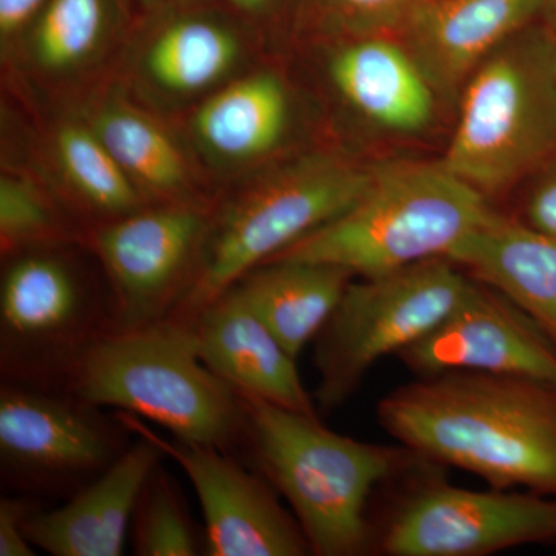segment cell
Returning a JSON list of instances; mask_svg holds the SVG:
<instances>
[{"instance_id":"obj_19","label":"cell","mask_w":556,"mask_h":556,"mask_svg":"<svg viewBox=\"0 0 556 556\" xmlns=\"http://www.w3.org/2000/svg\"><path fill=\"white\" fill-rule=\"evenodd\" d=\"M0 287L3 354L39 358L78 345L89 295L68 260L51 248L11 255Z\"/></svg>"},{"instance_id":"obj_9","label":"cell","mask_w":556,"mask_h":556,"mask_svg":"<svg viewBox=\"0 0 556 556\" xmlns=\"http://www.w3.org/2000/svg\"><path fill=\"white\" fill-rule=\"evenodd\" d=\"M555 540L556 496L427 481L397 504L378 546L388 556H482Z\"/></svg>"},{"instance_id":"obj_7","label":"cell","mask_w":556,"mask_h":556,"mask_svg":"<svg viewBox=\"0 0 556 556\" xmlns=\"http://www.w3.org/2000/svg\"><path fill=\"white\" fill-rule=\"evenodd\" d=\"M470 283L471 277L447 257L351 280L314 340L317 404L324 409L342 405L380 358L397 356L433 331Z\"/></svg>"},{"instance_id":"obj_4","label":"cell","mask_w":556,"mask_h":556,"mask_svg":"<svg viewBox=\"0 0 556 556\" xmlns=\"http://www.w3.org/2000/svg\"><path fill=\"white\" fill-rule=\"evenodd\" d=\"M490 214L486 197L441 161H393L372 167L367 188L345 212L269 262L303 260L354 277L382 276L448 258Z\"/></svg>"},{"instance_id":"obj_21","label":"cell","mask_w":556,"mask_h":556,"mask_svg":"<svg viewBox=\"0 0 556 556\" xmlns=\"http://www.w3.org/2000/svg\"><path fill=\"white\" fill-rule=\"evenodd\" d=\"M506 295L556 343V237L492 211L448 255Z\"/></svg>"},{"instance_id":"obj_3","label":"cell","mask_w":556,"mask_h":556,"mask_svg":"<svg viewBox=\"0 0 556 556\" xmlns=\"http://www.w3.org/2000/svg\"><path fill=\"white\" fill-rule=\"evenodd\" d=\"M72 388L91 407H113L178 441L223 448L247 426L240 394L207 367L192 324L167 317L110 329L73 361Z\"/></svg>"},{"instance_id":"obj_2","label":"cell","mask_w":556,"mask_h":556,"mask_svg":"<svg viewBox=\"0 0 556 556\" xmlns=\"http://www.w3.org/2000/svg\"><path fill=\"white\" fill-rule=\"evenodd\" d=\"M240 397L260 467L291 504L311 552L364 554L371 541L369 496L422 457L404 445L388 447L342 437L321 426L317 416Z\"/></svg>"},{"instance_id":"obj_8","label":"cell","mask_w":556,"mask_h":556,"mask_svg":"<svg viewBox=\"0 0 556 556\" xmlns=\"http://www.w3.org/2000/svg\"><path fill=\"white\" fill-rule=\"evenodd\" d=\"M214 206L149 204L101 223L89 241L115 295L113 329L170 317L199 269Z\"/></svg>"},{"instance_id":"obj_14","label":"cell","mask_w":556,"mask_h":556,"mask_svg":"<svg viewBox=\"0 0 556 556\" xmlns=\"http://www.w3.org/2000/svg\"><path fill=\"white\" fill-rule=\"evenodd\" d=\"M94 90L78 113L149 204L212 206L195 156L159 113L131 98L118 80Z\"/></svg>"},{"instance_id":"obj_25","label":"cell","mask_w":556,"mask_h":556,"mask_svg":"<svg viewBox=\"0 0 556 556\" xmlns=\"http://www.w3.org/2000/svg\"><path fill=\"white\" fill-rule=\"evenodd\" d=\"M70 239L56 193L20 170L0 177V244L3 255L54 248Z\"/></svg>"},{"instance_id":"obj_32","label":"cell","mask_w":556,"mask_h":556,"mask_svg":"<svg viewBox=\"0 0 556 556\" xmlns=\"http://www.w3.org/2000/svg\"><path fill=\"white\" fill-rule=\"evenodd\" d=\"M134 2L142 7V9L152 11V13L155 14L175 9V7H181V0H134Z\"/></svg>"},{"instance_id":"obj_24","label":"cell","mask_w":556,"mask_h":556,"mask_svg":"<svg viewBox=\"0 0 556 556\" xmlns=\"http://www.w3.org/2000/svg\"><path fill=\"white\" fill-rule=\"evenodd\" d=\"M46 159L53 174L58 195L68 200L87 217L101 223L124 217L149 206L137 186L121 169L89 123L67 115L51 127Z\"/></svg>"},{"instance_id":"obj_27","label":"cell","mask_w":556,"mask_h":556,"mask_svg":"<svg viewBox=\"0 0 556 556\" xmlns=\"http://www.w3.org/2000/svg\"><path fill=\"white\" fill-rule=\"evenodd\" d=\"M325 28L338 38H397L428 0H313Z\"/></svg>"},{"instance_id":"obj_23","label":"cell","mask_w":556,"mask_h":556,"mask_svg":"<svg viewBox=\"0 0 556 556\" xmlns=\"http://www.w3.org/2000/svg\"><path fill=\"white\" fill-rule=\"evenodd\" d=\"M354 276L348 269L303 260H273L252 269L239 289L292 357L316 340Z\"/></svg>"},{"instance_id":"obj_31","label":"cell","mask_w":556,"mask_h":556,"mask_svg":"<svg viewBox=\"0 0 556 556\" xmlns=\"http://www.w3.org/2000/svg\"><path fill=\"white\" fill-rule=\"evenodd\" d=\"M226 9L251 30H265L287 16L300 0H222Z\"/></svg>"},{"instance_id":"obj_5","label":"cell","mask_w":556,"mask_h":556,"mask_svg":"<svg viewBox=\"0 0 556 556\" xmlns=\"http://www.w3.org/2000/svg\"><path fill=\"white\" fill-rule=\"evenodd\" d=\"M371 169L325 150L241 179L214 206L199 269L170 317L190 324L241 277L345 212L367 188Z\"/></svg>"},{"instance_id":"obj_13","label":"cell","mask_w":556,"mask_h":556,"mask_svg":"<svg viewBox=\"0 0 556 556\" xmlns=\"http://www.w3.org/2000/svg\"><path fill=\"white\" fill-rule=\"evenodd\" d=\"M294 104L276 70L249 68L189 110L182 139L201 170L243 177L263 169L291 134Z\"/></svg>"},{"instance_id":"obj_16","label":"cell","mask_w":556,"mask_h":556,"mask_svg":"<svg viewBox=\"0 0 556 556\" xmlns=\"http://www.w3.org/2000/svg\"><path fill=\"white\" fill-rule=\"evenodd\" d=\"M62 401L24 388L0 393V456L16 473L53 478L110 466L115 442L89 412L91 405Z\"/></svg>"},{"instance_id":"obj_30","label":"cell","mask_w":556,"mask_h":556,"mask_svg":"<svg viewBox=\"0 0 556 556\" xmlns=\"http://www.w3.org/2000/svg\"><path fill=\"white\" fill-rule=\"evenodd\" d=\"M522 222L556 237V164L533 186L526 201V219Z\"/></svg>"},{"instance_id":"obj_29","label":"cell","mask_w":556,"mask_h":556,"mask_svg":"<svg viewBox=\"0 0 556 556\" xmlns=\"http://www.w3.org/2000/svg\"><path fill=\"white\" fill-rule=\"evenodd\" d=\"M33 514L31 504L20 497L0 501V556H33L35 546L24 532L25 519Z\"/></svg>"},{"instance_id":"obj_1","label":"cell","mask_w":556,"mask_h":556,"mask_svg":"<svg viewBox=\"0 0 556 556\" xmlns=\"http://www.w3.org/2000/svg\"><path fill=\"white\" fill-rule=\"evenodd\" d=\"M380 426L427 463L556 496V387L477 371L417 378L378 405Z\"/></svg>"},{"instance_id":"obj_33","label":"cell","mask_w":556,"mask_h":556,"mask_svg":"<svg viewBox=\"0 0 556 556\" xmlns=\"http://www.w3.org/2000/svg\"><path fill=\"white\" fill-rule=\"evenodd\" d=\"M543 17L546 20L548 30L556 36V0H547Z\"/></svg>"},{"instance_id":"obj_10","label":"cell","mask_w":556,"mask_h":556,"mask_svg":"<svg viewBox=\"0 0 556 556\" xmlns=\"http://www.w3.org/2000/svg\"><path fill=\"white\" fill-rule=\"evenodd\" d=\"M155 16L129 47L116 79L153 112H189L249 70V39L237 17L185 5Z\"/></svg>"},{"instance_id":"obj_18","label":"cell","mask_w":556,"mask_h":556,"mask_svg":"<svg viewBox=\"0 0 556 556\" xmlns=\"http://www.w3.org/2000/svg\"><path fill=\"white\" fill-rule=\"evenodd\" d=\"M139 438L65 506L25 519L33 546L54 556L123 555L139 497L163 455L155 442Z\"/></svg>"},{"instance_id":"obj_20","label":"cell","mask_w":556,"mask_h":556,"mask_svg":"<svg viewBox=\"0 0 556 556\" xmlns=\"http://www.w3.org/2000/svg\"><path fill=\"white\" fill-rule=\"evenodd\" d=\"M325 72L339 100L378 129L417 134L433 119L437 91L401 40L342 38L327 51Z\"/></svg>"},{"instance_id":"obj_26","label":"cell","mask_w":556,"mask_h":556,"mask_svg":"<svg viewBox=\"0 0 556 556\" xmlns=\"http://www.w3.org/2000/svg\"><path fill=\"white\" fill-rule=\"evenodd\" d=\"M134 543L137 555L193 556L199 541L169 479L156 468L135 508Z\"/></svg>"},{"instance_id":"obj_17","label":"cell","mask_w":556,"mask_h":556,"mask_svg":"<svg viewBox=\"0 0 556 556\" xmlns=\"http://www.w3.org/2000/svg\"><path fill=\"white\" fill-rule=\"evenodd\" d=\"M200 354L240 396L317 416L295 361L236 287L193 317Z\"/></svg>"},{"instance_id":"obj_6","label":"cell","mask_w":556,"mask_h":556,"mask_svg":"<svg viewBox=\"0 0 556 556\" xmlns=\"http://www.w3.org/2000/svg\"><path fill=\"white\" fill-rule=\"evenodd\" d=\"M555 38L548 28H525L460 91L459 118L441 163L482 195L556 160Z\"/></svg>"},{"instance_id":"obj_28","label":"cell","mask_w":556,"mask_h":556,"mask_svg":"<svg viewBox=\"0 0 556 556\" xmlns=\"http://www.w3.org/2000/svg\"><path fill=\"white\" fill-rule=\"evenodd\" d=\"M50 0H0V46L7 60H13L22 39L30 31Z\"/></svg>"},{"instance_id":"obj_15","label":"cell","mask_w":556,"mask_h":556,"mask_svg":"<svg viewBox=\"0 0 556 556\" xmlns=\"http://www.w3.org/2000/svg\"><path fill=\"white\" fill-rule=\"evenodd\" d=\"M547 0H428L397 36L437 94H460L501 46L543 16Z\"/></svg>"},{"instance_id":"obj_22","label":"cell","mask_w":556,"mask_h":556,"mask_svg":"<svg viewBox=\"0 0 556 556\" xmlns=\"http://www.w3.org/2000/svg\"><path fill=\"white\" fill-rule=\"evenodd\" d=\"M118 0H50L14 60L53 89L90 80L118 51L126 33Z\"/></svg>"},{"instance_id":"obj_12","label":"cell","mask_w":556,"mask_h":556,"mask_svg":"<svg viewBox=\"0 0 556 556\" xmlns=\"http://www.w3.org/2000/svg\"><path fill=\"white\" fill-rule=\"evenodd\" d=\"M397 357L417 378L477 371L556 387L554 340L506 295L475 278L455 309Z\"/></svg>"},{"instance_id":"obj_11","label":"cell","mask_w":556,"mask_h":556,"mask_svg":"<svg viewBox=\"0 0 556 556\" xmlns=\"http://www.w3.org/2000/svg\"><path fill=\"white\" fill-rule=\"evenodd\" d=\"M124 427L159 445L182 468L199 495L206 525L207 556H302L313 554L298 519L285 510L263 479L207 445L169 441L119 416Z\"/></svg>"},{"instance_id":"obj_34","label":"cell","mask_w":556,"mask_h":556,"mask_svg":"<svg viewBox=\"0 0 556 556\" xmlns=\"http://www.w3.org/2000/svg\"><path fill=\"white\" fill-rule=\"evenodd\" d=\"M554 61H555V75H556V38H555Z\"/></svg>"}]
</instances>
